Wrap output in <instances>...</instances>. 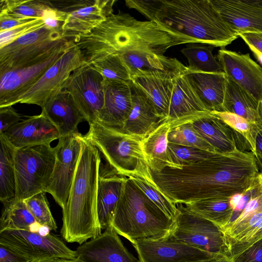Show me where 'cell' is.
I'll list each match as a JSON object with an SVG mask.
<instances>
[{
  "label": "cell",
  "instance_id": "6da1fadb",
  "mask_svg": "<svg viewBox=\"0 0 262 262\" xmlns=\"http://www.w3.org/2000/svg\"><path fill=\"white\" fill-rule=\"evenodd\" d=\"M259 171L253 154L238 149L181 168L150 171L156 186L176 205L242 193Z\"/></svg>",
  "mask_w": 262,
  "mask_h": 262
},
{
  "label": "cell",
  "instance_id": "7a4b0ae2",
  "mask_svg": "<svg viewBox=\"0 0 262 262\" xmlns=\"http://www.w3.org/2000/svg\"><path fill=\"white\" fill-rule=\"evenodd\" d=\"M73 40L88 63L131 51L164 55L173 46L199 43L167 26L151 20H138L121 12L112 13L90 33Z\"/></svg>",
  "mask_w": 262,
  "mask_h": 262
},
{
  "label": "cell",
  "instance_id": "3957f363",
  "mask_svg": "<svg viewBox=\"0 0 262 262\" xmlns=\"http://www.w3.org/2000/svg\"><path fill=\"white\" fill-rule=\"evenodd\" d=\"M125 5L149 20L167 26L199 43L223 48L239 36L210 0H126Z\"/></svg>",
  "mask_w": 262,
  "mask_h": 262
},
{
  "label": "cell",
  "instance_id": "277c9868",
  "mask_svg": "<svg viewBox=\"0 0 262 262\" xmlns=\"http://www.w3.org/2000/svg\"><path fill=\"white\" fill-rule=\"evenodd\" d=\"M101 158L99 151L82 136V146L69 195L62 209L61 234L68 243L80 245L101 233L97 198Z\"/></svg>",
  "mask_w": 262,
  "mask_h": 262
},
{
  "label": "cell",
  "instance_id": "5b68a950",
  "mask_svg": "<svg viewBox=\"0 0 262 262\" xmlns=\"http://www.w3.org/2000/svg\"><path fill=\"white\" fill-rule=\"evenodd\" d=\"M175 221L152 202L132 178L125 182L112 226L132 244L143 239L159 240L169 236Z\"/></svg>",
  "mask_w": 262,
  "mask_h": 262
},
{
  "label": "cell",
  "instance_id": "8992f818",
  "mask_svg": "<svg viewBox=\"0 0 262 262\" xmlns=\"http://www.w3.org/2000/svg\"><path fill=\"white\" fill-rule=\"evenodd\" d=\"M84 135L103 155L107 163L126 177H139L154 183L150 169L142 149L144 137L104 126L98 122L89 124Z\"/></svg>",
  "mask_w": 262,
  "mask_h": 262
},
{
  "label": "cell",
  "instance_id": "52a82bcc",
  "mask_svg": "<svg viewBox=\"0 0 262 262\" xmlns=\"http://www.w3.org/2000/svg\"><path fill=\"white\" fill-rule=\"evenodd\" d=\"M55 160V148L50 144L16 149L15 199L25 200L38 193L46 192Z\"/></svg>",
  "mask_w": 262,
  "mask_h": 262
},
{
  "label": "cell",
  "instance_id": "ba28073f",
  "mask_svg": "<svg viewBox=\"0 0 262 262\" xmlns=\"http://www.w3.org/2000/svg\"><path fill=\"white\" fill-rule=\"evenodd\" d=\"M73 43L72 39H65L27 64L0 74V107L15 104L17 99L38 81Z\"/></svg>",
  "mask_w": 262,
  "mask_h": 262
},
{
  "label": "cell",
  "instance_id": "9c48e42d",
  "mask_svg": "<svg viewBox=\"0 0 262 262\" xmlns=\"http://www.w3.org/2000/svg\"><path fill=\"white\" fill-rule=\"evenodd\" d=\"M176 205L179 213L169 237L211 254H228L224 234L216 225L191 212L184 204Z\"/></svg>",
  "mask_w": 262,
  "mask_h": 262
},
{
  "label": "cell",
  "instance_id": "30bf717a",
  "mask_svg": "<svg viewBox=\"0 0 262 262\" xmlns=\"http://www.w3.org/2000/svg\"><path fill=\"white\" fill-rule=\"evenodd\" d=\"M0 244L31 261L48 258L74 259L76 251L68 248L56 235L26 230L0 231Z\"/></svg>",
  "mask_w": 262,
  "mask_h": 262
},
{
  "label": "cell",
  "instance_id": "8fae6325",
  "mask_svg": "<svg viewBox=\"0 0 262 262\" xmlns=\"http://www.w3.org/2000/svg\"><path fill=\"white\" fill-rule=\"evenodd\" d=\"M66 14L62 26L63 38L73 39L90 33L113 12L115 0L50 1Z\"/></svg>",
  "mask_w": 262,
  "mask_h": 262
},
{
  "label": "cell",
  "instance_id": "7c38bea8",
  "mask_svg": "<svg viewBox=\"0 0 262 262\" xmlns=\"http://www.w3.org/2000/svg\"><path fill=\"white\" fill-rule=\"evenodd\" d=\"M104 78L85 62L74 71L63 85L89 124L97 122L104 102Z\"/></svg>",
  "mask_w": 262,
  "mask_h": 262
},
{
  "label": "cell",
  "instance_id": "4fadbf2b",
  "mask_svg": "<svg viewBox=\"0 0 262 262\" xmlns=\"http://www.w3.org/2000/svg\"><path fill=\"white\" fill-rule=\"evenodd\" d=\"M65 39L45 26L0 48V74L27 64Z\"/></svg>",
  "mask_w": 262,
  "mask_h": 262
},
{
  "label": "cell",
  "instance_id": "5bb4252c",
  "mask_svg": "<svg viewBox=\"0 0 262 262\" xmlns=\"http://www.w3.org/2000/svg\"><path fill=\"white\" fill-rule=\"evenodd\" d=\"M82 136L77 131L60 137L55 147L56 160L46 192L63 209L67 203L82 146Z\"/></svg>",
  "mask_w": 262,
  "mask_h": 262
},
{
  "label": "cell",
  "instance_id": "9a60e30c",
  "mask_svg": "<svg viewBox=\"0 0 262 262\" xmlns=\"http://www.w3.org/2000/svg\"><path fill=\"white\" fill-rule=\"evenodd\" d=\"M85 62L80 50L74 42L70 49L17 99L15 104H35L41 107L50 97L63 89L72 73Z\"/></svg>",
  "mask_w": 262,
  "mask_h": 262
},
{
  "label": "cell",
  "instance_id": "2e32d148",
  "mask_svg": "<svg viewBox=\"0 0 262 262\" xmlns=\"http://www.w3.org/2000/svg\"><path fill=\"white\" fill-rule=\"evenodd\" d=\"M140 262H196L216 254L202 251L167 237L159 240H139L132 244Z\"/></svg>",
  "mask_w": 262,
  "mask_h": 262
},
{
  "label": "cell",
  "instance_id": "e0dca14e",
  "mask_svg": "<svg viewBox=\"0 0 262 262\" xmlns=\"http://www.w3.org/2000/svg\"><path fill=\"white\" fill-rule=\"evenodd\" d=\"M217 59L229 78L255 98L262 100V67L249 53L242 54L222 48Z\"/></svg>",
  "mask_w": 262,
  "mask_h": 262
},
{
  "label": "cell",
  "instance_id": "ac0fdd59",
  "mask_svg": "<svg viewBox=\"0 0 262 262\" xmlns=\"http://www.w3.org/2000/svg\"><path fill=\"white\" fill-rule=\"evenodd\" d=\"M112 226L76 249V258L83 262H140L129 253Z\"/></svg>",
  "mask_w": 262,
  "mask_h": 262
},
{
  "label": "cell",
  "instance_id": "d6986e66",
  "mask_svg": "<svg viewBox=\"0 0 262 262\" xmlns=\"http://www.w3.org/2000/svg\"><path fill=\"white\" fill-rule=\"evenodd\" d=\"M224 20L237 33H262V0H210Z\"/></svg>",
  "mask_w": 262,
  "mask_h": 262
},
{
  "label": "cell",
  "instance_id": "ffe728a7",
  "mask_svg": "<svg viewBox=\"0 0 262 262\" xmlns=\"http://www.w3.org/2000/svg\"><path fill=\"white\" fill-rule=\"evenodd\" d=\"M16 149L50 144L60 137L55 126L42 113L25 118L0 134Z\"/></svg>",
  "mask_w": 262,
  "mask_h": 262
},
{
  "label": "cell",
  "instance_id": "44dd1931",
  "mask_svg": "<svg viewBox=\"0 0 262 262\" xmlns=\"http://www.w3.org/2000/svg\"><path fill=\"white\" fill-rule=\"evenodd\" d=\"M104 105L97 122L113 128L122 130L133 107L129 81L104 79Z\"/></svg>",
  "mask_w": 262,
  "mask_h": 262
},
{
  "label": "cell",
  "instance_id": "7402d4cb",
  "mask_svg": "<svg viewBox=\"0 0 262 262\" xmlns=\"http://www.w3.org/2000/svg\"><path fill=\"white\" fill-rule=\"evenodd\" d=\"M127 178L107 163L104 165L101 162L98 180L97 211L101 229L105 230L112 226L117 205Z\"/></svg>",
  "mask_w": 262,
  "mask_h": 262
},
{
  "label": "cell",
  "instance_id": "603a6c76",
  "mask_svg": "<svg viewBox=\"0 0 262 262\" xmlns=\"http://www.w3.org/2000/svg\"><path fill=\"white\" fill-rule=\"evenodd\" d=\"M43 113L58 131L60 137L75 132L84 117L72 96L62 89L50 97L41 107Z\"/></svg>",
  "mask_w": 262,
  "mask_h": 262
},
{
  "label": "cell",
  "instance_id": "cb8c5ba5",
  "mask_svg": "<svg viewBox=\"0 0 262 262\" xmlns=\"http://www.w3.org/2000/svg\"><path fill=\"white\" fill-rule=\"evenodd\" d=\"M177 75L170 73L155 72L137 76L132 79L163 120L168 116L174 78Z\"/></svg>",
  "mask_w": 262,
  "mask_h": 262
},
{
  "label": "cell",
  "instance_id": "d4e9b609",
  "mask_svg": "<svg viewBox=\"0 0 262 262\" xmlns=\"http://www.w3.org/2000/svg\"><path fill=\"white\" fill-rule=\"evenodd\" d=\"M130 85L133 107L122 130L133 135L145 137L164 120L158 115L148 98L132 80Z\"/></svg>",
  "mask_w": 262,
  "mask_h": 262
},
{
  "label": "cell",
  "instance_id": "484cf974",
  "mask_svg": "<svg viewBox=\"0 0 262 262\" xmlns=\"http://www.w3.org/2000/svg\"><path fill=\"white\" fill-rule=\"evenodd\" d=\"M186 76L204 107L209 112H223L227 76L221 73L185 71Z\"/></svg>",
  "mask_w": 262,
  "mask_h": 262
},
{
  "label": "cell",
  "instance_id": "4316f807",
  "mask_svg": "<svg viewBox=\"0 0 262 262\" xmlns=\"http://www.w3.org/2000/svg\"><path fill=\"white\" fill-rule=\"evenodd\" d=\"M192 123L199 134L217 152L226 153L237 149L235 133L214 114H202L194 118Z\"/></svg>",
  "mask_w": 262,
  "mask_h": 262
},
{
  "label": "cell",
  "instance_id": "83f0119b",
  "mask_svg": "<svg viewBox=\"0 0 262 262\" xmlns=\"http://www.w3.org/2000/svg\"><path fill=\"white\" fill-rule=\"evenodd\" d=\"M223 112L235 114L262 130V100L227 77Z\"/></svg>",
  "mask_w": 262,
  "mask_h": 262
},
{
  "label": "cell",
  "instance_id": "f1b7e54d",
  "mask_svg": "<svg viewBox=\"0 0 262 262\" xmlns=\"http://www.w3.org/2000/svg\"><path fill=\"white\" fill-rule=\"evenodd\" d=\"M186 70L174 78L167 120L172 121L209 112L190 85L185 74Z\"/></svg>",
  "mask_w": 262,
  "mask_h": 262
},
{
  "label": "cell",
  "instance_id": "f546056e",
  "mask_svg": "<svg viewBox=\"0 0 262 262\" xmlns=\"http://www.w3.org/2000/svg\"><path fill=\"white\" fill-rule=\"evenodd\" d=\"M170 122L164 120L142 140V149L152 172H160L166 167H173L168 152V134Z\"/></svg>",
  "mask_w": 262,
  "mask_h": 262
},
{
  "label": "cell",
  "instance_id": "4dcf8cb0",
  "mask_svg": "<svg viewBox=\"0 0 262 262\" xmlns=\"http://www.w3.org/2000/svg\"><path fill=\"white\" fill-rule=\"evenodd\" d=\"M230 198L204 200L184 205L188 210L211 221L222 231L232 221L234 210Z\"/></svg>",
  "mask_w": 262,
  "mask_h": 262
},
{
  "label": "cell",
  "instance_id": "1f68e13d",
  "mask_svg": "<svg viewBox=\"0 0 262 262\" xmlns=\"http://www.w3.org/2000/svg\"><path fill=\"white\" fill-rule=\"evenodd\" d=\"M0 200L4 203L15 199L14 157L16 148L0 135Z\"/></svg>",
  "mask_w": 262,
  "mask_h": 262
},
{
  "label": "cell",
  "instance_id": "d6a6232c",
  "mask_svg": "<svg viewBox=\"0 0 262 262\" xmlns=\"http://www.w3.org/2000/svg\"><path fill=\"white\" fill-rule=\"evenodd\" d=\"M204 114L191 116L175 121H169L170 129L168 134V143L217 152L199 134L192 125V120Z\"/></svg>",
  "mask_w": 262,
  "mask_h": 262
},
{
  "label": "cell",
  "instance_id": "836d02e7",
  "mask_svg": "<svg viewBox=\"0 0 262 262\" xmlns=\"http://www.w3.org/2000/svg\"><path fill=\"white\" fill-rule=\"evenodd\" d=\"M0 219V231L5 230H32V226L39 224L29 210L24 200L16 199L3 203Z\"/></svg>",
  "mask_w": 262,
  "mask_h": 262
},
{
  "label": "cell",
  "instance_id": "e575fe53",
  "mask_svg": "<svg viewBox=\"0 0 262 262\" xmlns=\"http://www.w3.org/2000/svg\"><path fill=\"white\" fill-rule=\"evenodd\" d=\"M214 47L211 45H190L181 50L188 62L187 70L191 72L221 73L222 68L213 56Z\"/></svg>",
  "mask_w": 262,
  "mask_h": 262
},
{
  "label": "cell",
  "instance_id": "d590c367",
  "mask_svg": "<svg viewBox=\"0 0 262 262\" xmlns=\"http://www.w3.org/2000/svg\"><path fill=\"white\" fill-rule=\"evenodd\" d=\"M50 5V1L1 0L0 16L17 18H41Z\"/></svg>",
  "mask_w": 262,
  "mask_h": 262
},
{
  "label": "cell",
  "instance_id": "8d00e7d4",
  "mask_svg": "<svg viewBox=\"0 0 262 262\" xmlns=\"http://www.w3.org/2000/svg\"><path fill=\"white\" fill-rule=\"evenodd\" d=\"M168 152L173 167L181 168L216 156L213 152L200 148L168 143Z\"/></svg>",
  "mask_w": 262,
  "mask_h": 262
},
{
  "label": "cell",
  "instance_id": "74e56055",
  "mask_svg": "<svg viewBox=\"0 0 262 262\" xmlns=\"http://www.w3.org/2000/svg\"><path fill=\"white\" fill-rule=\"evenodd\" d=\"M211 113L223 120L235 133L243 137L248 143L253 155L256 153V136L261 130L257 124L233 113L226 112Z\"/></svg>",
  "mask_w": 262,
  "mask_h": 262
},
{
  "label": "cell",
  "instance_id": "f35d334b",
  "mask_svg": "<svg viewBox=\"0 0 262 262\" xmlns=\"http://www.w3.org/2000/svg\"><path fill=\"white\" fill-rule=\"evenodd\" d=\"M90 63L104 79L129 81L131 77L120 56L112 54Z\"/></svg>",
  "mask_w": 262,
  "mask_h": 262
},
{
  "label": "cell",
  "instance_id": "ab89813d",
  "mask_svg": "<svg viewBox=\"0 0 262 262\" xmlns=\"http://www.w3.org/2000/svg\"><path fill=\"white\" fill-rule=\"evenodd\" d=\"M145 195L161 209L169 218L175 221L179 211L176 204L171 202L155 185L139 177H130Z\"/></svg>",
  "mask_w": 262,
  "mask_h": 262
},
{
  "label": "cell",
  "instance_id": "60d3db41",
  "mask_svg": "<svg viewBox=\"0 0 262 262\" xmlns=\"http://www.w3.org/2000/svg\"><path fill=\"white\" fill-rule=\"evenodd\" d=\"M46 192H40L24 200L37 223L51 230L57 226L51 213Z\"/></svg>",
  "mask_w": 262,
  "mask_h": 262
},
{
  "label": "cell",
  "instance_id": "b9f144b4",
  "mask_svg": "<svg viewBox=\"0 0 262 262\" xmlns=\"http://www.w3.org/2000/svg\"><path fill=\"white\" fill-rule=\"evenodd\" d=\"M44 26L45 24L42 17L36 18L12 29L0 32V48Z\"/></svg>",
  "mask_w": 262,
  "mask_h": 262
},
{
  "label": "cell",
  "instance_id": "7bdbcfd3",
  "mask_svg": "<svg viewBox=\"0 0 262 262\" xmlns=\"http://www.w3.org/2000/svg\"><path fill=\"white\" fill-rule=\"evenodd\" d=\"M229 255L232 262H262V236Z\"/></svg>",
  "mask_w": 262,
  "mask_h": 262
},
{
  "label": "cell",
  "instance_id": "ee69618b",
  "mask_svg": "<svg viewBox=\"0 0 262 262\" xmlns=\"http://www.w3.org/2000/svg\"><path fill=\"white\" fill-rule=\"evenodd\" d=\"M50 4V6L45 10L42 17L45 26L52 30L61 33L62 26L65 20L66 14L54 7L51 2Z\"/></svg>",
  "mask_w": 262,
  "mask_h": 262
},
{
  "label": "cell",
  "instance_id": "f6af8a7d",
  "mask_svg": "<svg viewBox=\"0 0 262 262\" xmlns=\"http://www.w3.org/2000/svg\"><path fill=\"white\" fill-rule=\"evenodd\" d=\"M22 119L21 115L12 105L0 107V134L7 130Z\"/></svg>",
  "mask_w": 262,
  "mask_h": 262
},
{
  "label": "cell",
  "instance_id": "bcb514c9",
  "mask_svg": "<svg viewBox=\"0 0 262 262\" xmlns=\"http://www.w3.org/2000/svg\"><path fill=\"white\" fill-rule=\"evenodd\" d=\"M0 262H31L6 246L0 244Z\"/></svg>",
  "mask_w": 262,
  "mask_h": 262
},
{
  "label": "cell",
  "instance_id": "7dc6e473",
  "mask_svg": "<svg viewBox=\"0 0 262 262\" xmlns=\"http://www.w3.org/2000/svg\"><path fill=\"white\" fill-rule=\"evenodd\" d=\"M35 18H17L8 16H0V32L12 29Z\"/></svg>",
  "mask_w": 262,
  "mask_h": 262
},
{
  "label": "cell",
  "instance_id": "c3c4849f",
  "mask_svg": "<svg viewBox=\"0 0 262 262\" xmlns=\"http://www.w3.org/2000/svg\"><path fill=\"white\" fill-rule=\"evenodd\" d=\"M238 35L245 43L252 45L262 52V33L245 32Z\"/></svg>",
  "mask_w": 262,
  "mask_h": 262
},
{
  "label": "cell",
  "instance_id": "681fc988",
  "mask_svg": "<svg viewBox=\"0 0 262 262\" xmlns=\"http://www.w3.org/2000/svg\"><path fill=\"white\" fill-rule=\"evenodd\" d=\"M196 262H232L229 255L226 253H220L211 257Z\"/></svg>",
  "mask_w": 262,
  "mask_h": 262
},
{
  "label": "cell",
  "instance_id": "f907efd6",
  "mask_svg": "<svg viewBox=\"0 0 262 262\" xmlns=\"http://www.w3.org/2000/svg\"><path fill=\"white\" fill-rule=\"evenodd\" d=\"M31 262H83L79 259L76 258L74 259H65V258H48L41 260H38L35 261H32Z\"/></svg>",
  "mask_w": 262,
  "mask_h": 262
},
{
  "label": "cell",
  "instance_id": "816d5d0a",
  "mask_svg": "<svg viewBox=\"0 0 262 262\" xmlns=\"http://www.w3.org/2000/svg\"><path fill=\"white\" fill-rule=\"evenodd\" d=\"M243 192L242 193H236L230 198V203L234 211L238 203V202L240 201L242 197L243 196Z\"/></svg>",
  "mask_w": 262,
  "mask_h": 262
},
{
  "label": "cell",
  "instance_id": "f5cc1de1",
  "mask_svg": "<svg viewBox=\"0 0 262 262\" xmlns=\"http://www.w3.org/2000/svg\"><path fill=\"white\" fill-rule=\"evenodd\" d=\"M251 51L257 59L258 61L262 65V52L256 49L255 47L248 43H246Z\"/></svg>",
  "mask_w": 262,
  "mask_h": 262
},
{
  "label": "cell",
  "instance_id": "db71d44e",
  "mask_svg": "<svg viewBox=\"0 0 262 262\" xmlns=\"http://www.w3.org/2000/svg\"><path fill=\"white\" fill-rule=\"evenodd\" d=\"M256 151L262 154V130H260L256 139Z\"/></svg>",
  "mask_w": 262,
  "mask_h": 262
},
{
  "label": "cell",
  "instance_id": "11a10c76",
  "mask_svg": "<svg viewBox=\"0 0 262 262\" xmlns=\"http://www.w3.org/2000/svg\"><path fill=\"white\" fill-rule=\"evenodd\" d=\"M255 158L257 166L259 170H262V154L256 151V153L254 155Z\"/></svg>",
  "mask_w": 262,
  "mask_h": 262
}]
</instances>
